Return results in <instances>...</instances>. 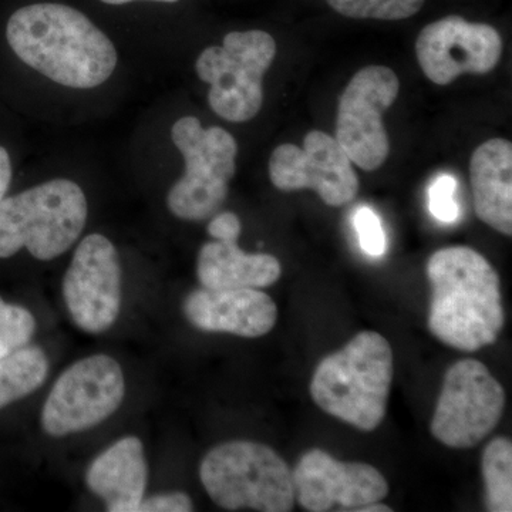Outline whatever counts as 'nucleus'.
I'll use <instances>...</instances> for the list:
<instances>
[{"instance_id": "obj_21", "label": "nucleus", "mask_w": 512, "mask_h": 512, "mask_svg": "<svg viewBox=\"0 0 512 512\" xmlns=\"http://www.w3.org/2000/svg\"><path fill=\"white\" fill-rule=\"evenodd\" d=\"M339 15L352 19L403 20L412 18L426 0H326Z\"/></svg>"}, {"instance_id": "obj_15", "label": "nucleus", "mask_w": 512, "mask_h": 512, "mask_svg": "<svg viewBox=\"0 0 512 512\" xmlns=\"http://www.w3.org/2000/svg\"><path fill=\"white\" fill-rule=\"evenodd\" d=\"M183 312L202 332L248 339L268 335L278 320L274 299L255 288L195 289L184 299Z\"/></svg>"}, {"instance_id": "obj_1", "label": "nucleus", "mask_w": 512, "mask_h": 512, "mask_svg": "<svg viewBox=\"0 0 512 512\" xmlns=\"http://www.w3.org/2000/svg\"><path fill=\"white\" fill-rule=\"evenodd\" d=\"M6 37L23 63L62 86L94 89L116 70L113 42L70 6L35 3L16 10Z\"/></svg>"}, {"instance_id": "obj_29", "label": "nucleus", "mask_w": 512, "mask_h": 512, "mask_svg": "<svg viewBox=\"0 0 512 512\" xmlns=\"http://www.w3.org/2000/svg\"><path fill=\"white\" fill-rule=\"evenodd\" d=\"M101 2L107 3V5H126V3L136 2V0H101ZM150 2L175 3L178 0H150Z\"/></svg>"}, {"instance_id": "obj_12", "label": "nucleus", "mask_w": 512, "mask_h": 512, "mask_svg": "<svg viewBox=\"0 0 512 512\" xmlns=\"http://www.w3.org/2000/svg\"><path fill=\"white\" fill-rule=\"evenodd\" d=\"M63 298L77 328L92 335L116 323L121 306V266L110 239L90 234L74 251L63 279Z\"/></svg>"}, {"instance_id": "obj_11", "label": "nucleus", "mask_w": 512, "mask_h": 512, "mask_svg": "<svg viewBox=\"0 0 512 512\" xmlns=\"http://www.w3.org/2000/svg\"><path fill=\"white\" fill-rule=\"evenodd\" d=\"M269 178L276 190H312L329 207H343L355 200L359 178L352 161L335 137L309 131L303 147L282 144L269 158Z\"/></svg>"}, {"instance_id": "obj_18", "label": "nucleus", "mask_w": 512, "mask_h": 512, "mask_svg": "<svg viewBox=\"0 0 512 512\" xmlns=\"http://www.w3.org/2000/svg\"><path fill=\"white\" fill-rule=\"evenodd\" d=\"M282 265L274 255L248 254L238 239H215L202 245L197 259V276L202 288H269L279 281Z\"/></svg>"}, {"instance_id": "obj_20", "label": "nucleus", "mask_w": 512, "mask_h": 512, "mask_svg": "<svg viewBox=\"0 0 512 512\" xmlns=\"http://www.w3.org/2000/svg\"><path fill=\"white\" fill-rule=\"evenodd\" d=\"M481 473L485 507L490 512L512 511V443L505 437L491 440L484 448Z\"/></svg>"}, {"instance_id": "obj_28", "label": "nucleus", "mask_w": 512, "mask_h": 512, "mask_svg": "<svg viewBox=\"0 0 512 512\" xmlns=\"http://www.w3.org/2000/svg\"><path fill=\"white\" fill-rule=\"evenodd\" d=\"M392 508L389 505L382 504V501L379 503L367 504L365 507L359 508L357 512H392Z\"/></svg>"}, {"instance_id": "obj_23", "label": "nucleus", "mask_w": 512, "mask_h": 512, "mask_svg": "<svg viewBox=\"0 0 512 512\" xmlns=\"http://www.w3.org/2000/svg\"><path fill=\"white\" fill-rule=\"evenodd\" d=\"M457 181L451 175H440L429 188V208L431 214L444 224H453L458 220L460 210L454 192Z\"/></svg>"}, {"instance_id": "obj_17", "label": "nucleus", "mask_w": 512, "mask_h": 512, "mask_svg": "<svg viewBox=\"0 0 512 512\" xmlns=\"http://www.w3.org/2000/svg\"><path fill=\"white\" fill-rule=\"evenodd\" d=\"M474 210L488 227L512 235V143L491 138L474 151L470 161Z\"/></svg>"}, {"instance_id": "obj_5", "label": "nucleus", "mask_w": 512, "mask_h": 512, "mask_svg": "<svg viewBox=\"0 0 512 512\" xmlns=\"http://www.w3.org/2000/svg\"><path fill=\"white\" fill-rule=\"evenodd\" d=\"M200 478L222 510L291 512L295 507L292 470L266 444L235 440L212 448L202 460Z\"/></svg>"}, {"instance_id": "obj_16", "label": "nucleus", "mask_w": 512, "mask_h": 512, "mask_svg": "<svg viewBox=\"0 0 512 512\" xmlns=\"http://www.w3.org/2000/svg\"><path fill=\"white\" fill-rule=\"evenodd\" d=\"M147 481L143 443L134 436L111 444L94 458L86 473L87 487L111 512L136 511L146 494Z\"/></svg>"}, {"instance_id": "obj_25", "label": "nucleus", "mask_w": 512, "mask_h": 512, "mask_svg": "<svg viewBox=\"0 0 512 512\" xmlns=\"http://www.w3.org/2000/svg\"><path fill=\"white\" fill-rule=\"evenodd\" d=\"M194 504L185 493L157 494L154 497L143 498L134 512H191Z\"/></svg>"}, {"instance_id": "obj_10", "label": "nucleus", "mask_w": 512, "mask_h": 512, "mask_svg": "<svg viewBox=\"0 0 512 512\" xmlns=\"http://www.w3.org/2000/svg\"><path fill=\"white\" fill-rule=\"evenodd\" d=\"M399 92V77L392 69L367 66L352 77L340 96L335 138L362 170H379L389 157L390 140L383 116Z\"/></svg>"}, {"instance_id": "obj_27", "label": "nucleus", "mask_w": 512, "mask_h": 512, "mask_svg": "<svg viewBox=\"0 0 512 512\" xmlns=\"http://www.w3.org/2000/svg\"><path fill=\"white\" fill-rule=\"evenodd\" d=\"M12 181V163L6 148L0 147V202L5 198Z\"/></svg>"}, {"instance_id": "obj_2", "label": "nucleus", "mask_w": 512, "mask_h": 512, "mask_svg": "<svg viewBox=\"0 0 512 512\" xmlns=\"http://www.w3.org/2000/svg\"><path fill=\"white\" fill-rule=\"evenodd\" d=\"M431 286L429 330L461 352L494 345L505 325L500 276L470 247L439 249L426 266Z\"/></svg>"}, {"instance_id": "obj_7", "label": "nucleus", "mask_w": 512, "mask_h": 512, "mask_svg": "<svg viewBox=\"0 0 512 512\" xmlns=\"http://www.w3.org/2000/svg\"><path fill=\"white\" fill-rule=\"evenodd\" d=\"M275 56V39L262 30L231 32L222 46L207 47L195 72L211 86L212 111L231 123L254 119L264 104V76Z\"/></svg>"}, {"instance_id": "obj_3", "label": "nucleus", "mask_w": 512, "mask_h": 512, "mask_svg": "<svg viewBox=\"0 0 512 512\" xmlns=\"http://www.w3.org/2000/svg\"><path fill=\"white\" fill-rule=\"evenodd\" d=\"M393 375L389 340L366 330L323 357L313 373L311 397L329 416L357 430L373 431L386 416Z\"/></svg>"}, {"instance_id": "obj_6", "label": "nucleus", "mask_w": 512, "mask_h": 512, "mask_svg": "<svg viewBox=\"0 0 512 512\" xmlns=\"http://www.w3.org/2000/svg\"><path fill=\"white\" fill-rule=\"evenodd\" d=\"M171 138L183 154L185 173L168 192V210L180 220H208L227 200L237 171V141L224 128H204L191 116L174 124Z\"/></svg>"}, {"instance_id": "obj_13", "label": "nucleus", "mask_w": 512, "mask_h": 512, "mask_svg": "<svg viewBox=\"0 0 512 512\" xmlns=\"http://www.w3.org/2000/svg\"><path fill=\"white\" fill-rule=\"evenodd\" d=\"M295 501L309 512H357L389 494V483L376 467L345 463L312 448L292 470Z\"/></svg>"}, {"instance_id": "obj_14", "label": "nucleus", "mask_w": 512, "mask_h": 512, "mask_svg": "<svg viewBox=\"0 0 512 512\" xmlns=\"http://www.w3.org/2000/svg\"><path fill=\"white\" fill-rule=\"evenodd\" d=\"M500 33L487 23H471L450 15L423 28L416 40V56L424 76L439 86L461 74H487L503 56Z\"/></svg>"}, {"instance_id": "obj_24", "label": "nucleus", "mask_w": 512, "mask_h": 512, "mask_svg": "<svg viewBox=\"0 0 512 512\" xmlns=\"http://www.w3.org/2000/svg\"><path fill=\"white\" fill-rule=\"evenodd\" d=\"M355 227L363 251L370 256H382L386 249V238H384L382 222L376 212L367 207L357 210Z\"/></svg>"}, {"instance_id": "obj_26", "label": "nucleus", "mask_w": 512, "mask_h": 512, "mask_svg": "<svg viewBox=\"0 0 512 512\" xmlns=\"http://www.w3.org/2000/svg\"><path fill=\"white\" fill-rule=\"evenodd\" d=\"M242 225L238 215L234 212H221L212 218L208 224V234L214 239H238L241 235Z\"/></svg>"}, {"instance_id": "obj_9", "label": "nucleus", "mask_w": 512, "mask_h": 512, "mask_svg": "<svg viewBox=\"0 0 512 512\" xmlns=\"http://www.w3.org/2000/svg\"><path fill=\"white\" fill-rule=\"evenodd\" d=\"M126 379L116 359L94 355L74 363L57 379L42 412L49 436L64 437L99 426L119 410Z\"/></svg>"}, {"instance_id": "obj_8", "label": "nucleus", "mask_w": 512, "mask_h": 512, "mask_svg": "<svg viewBox=\"0 0 512 512\" xmlns=\"http://www.w3.org/2000/svg\"><path fill=\"white\" fill-rule=\"evenodd\" d=\"M504 387L484 363L464 359L448 367L430 431L446 447H476L500 423Z\"/></svg>"}, {"instance_id": "obj_22", "label": "nucleus", "mask_w": 512, "mask_h": 512, "mask_svg": "<svg viewBox=\"0 0 512 512\" xmlns=\"http://www.w3.org/2000/svg\"><path fill=\"white\" fill-rule=\"evenodd\" d=\"M36 332V320L28 309L0 298V359L28 345Z\"/></svg>"}, {"instance_id": "obj_19", "label": "nucleus", "mask_w": 512, "mask_h": 512, "mask_svg": "<svg viewBox=\"0 0 512 512\" xmlns=\"http://www.w3.org/2000/svg\"><path fill=\"white\" fill-rule=\"evenodd\" d=\"M49 360L37 346H23L0 359V409L30 396L46 382Z\"/></svg>"}, {"instance_id": "obj_4", "label": "nucleus", "mask_w": 512, "mask_h": 512, "mask_svg": "<svg viewBox=\"0 0 512 512\" xmlns=\"http://www.w3.org/2000/svg\"><path fill=\"white\" fill-rule=\"evenodd\" d=\"M87 200L74 181L56 178L0 202V258L26 248L52 261L72 248L87 221Z\"/></svg>"}]
</instances>
